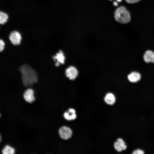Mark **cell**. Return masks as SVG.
<instances>
[{
  "instance_id": "obj_15",
  "label": "cell",
  "mask_w": 154,
  "mask_h": 154,
  "mask_svg": "<svg viewBox=\"0 0 154 154\" xmlns=\"http://www.w3.org/2000/svg\"><path fill=\"white\" fill-rule=\"evenodd\" d=\"M144 153V151L141 149H137L133 151L132 154H143Z\"/></svg>"
},
{
  "instance_id": "obj_12",
  "label": "cell",
  "mask_w": 154,
  "mask_h": 154,
  "mask_svg": "<svg viewBox=\"0 0 154 154\" xmlns=\"http://www.w3.org/2000/svg\"><path fill=\"white\" fill-rule=\"evenodd\" d=\"M105 102L108 104L112 105L115 102L116 98L114 95L111 93L107 94L104 99Z\"/></svg>"
},
{
  "instance_id": "obj_13",
  "label": "cell",
  "mask_w": 154,
  "mask_h": 154,
  "mask_svg": "<svg viewBox=\"0 0 154 154\" xmlns=\"http://www.w3.org/2000/svg\"><path fill=\"white\" fill-rule=\"evenodd\" d=\"M2 152L3 154H13L15 151L13 148L9 145H7L4 147Z\"/></svg>"
},
{
  "instance_id": "obj_5",
  "label": "cell",
  "mask_w": 154,
  "mask_h": 154,
  "mask_svg": "<svg viewBox=\"0 0 154 154\" xmlns=\"http://www.w3.org/2000/svg\"><path fill=\"white\" fill-rule=\"evenodd\" d=\"M78 71L74 67L70 66L68 67L65 70L66 76L70 80H74L78 75Z\"/></svg>"
},
{
  "instance_id": "obj_9",
  "label": "cell",
  "mask_w": 154,
  "mask_h": 154,
  "mask_svg": "<svg viewBox=\"0 0 154 154\" xmlns=\"http://www.w3.org/2000/svg\"><path fill=\"white\" fill-rule=\"evenodd\" d=\"M144 61L147 63L154 62V52L151 50L146 51L143 56Z\"/></svg>"
},
{
  "instance_id": "obj_1",
  "label": "cell",
  "mask_w": 154,
  "mask_h": 154,
  "mask_svg": "<svg viewBox=\"0 0 154 154\" xmlns=\"http://www.w3.org/2000/svg\"><path fill=\"white\" fill-rule=\"evenodd\" d=\"M21 72L23 83L25 86H31L37 82V74L30 66L25 64L21 66Z\"/></svg>"
},
{
  "instance_id": "obj_20",
  "label": "cell",
  "mask_w": 154,
  "mask_h": 154,
  "mask_svg": "<svg viewBox=\"0 0 154 154\" xmlns=\"http://www.w3.org/2000/svg\"></svg>"
},
{
  "instance_id": "obj_16",
  "label": "cell",
  "mask_w": 154,
  "mask_h": 154,
  "mask_svg": "<svg viewBox=\"0 0 154 154\" xmlns=\"http://www.w3.org/2000/svg\"><path fill=\"white\" fill-rule=\"evenodd\" d=\"M5 44L4 41L1 40H0V51L1 52L4 49Z\"/></svg>"
},
{
  "instance_id": "obj_19",
  "label": "cell",
  "mask_w": 154,
  "mask_h": 154,
  "mask_svg": "<svg viewBox=\"0 0 154 154\" xmlns=\"http://www.w3.org/2000/svg\"><path fill=\"white\" fill-rule=\"evenodd\" d=\"M116 1L118 2H121L122 1V0H116Z\"/></svg>"
},
{
  "instance_id": "obj_11",
  "label": "cell",
  "mask_w": 154,
  "mask_h": 154,
  "mask_svg": "<svg viewBox=\"0 0 154 154\" xmlns=\"http://www.w3.org/2000/svg\"><path fill=\"white\" fill-rule=\"evenodd\" d=\"M75 111L72 108L68 109V112H64V118L67 120H71L75 119L76 117Z\"/></svg>"
},
{
  "instance_id": "obj_2",
  "label": "cell",
  "mask_w": 154,
  "mask_h": 154,
  "mask_svg": "<svg viewBox=\"0 0 154 154\" xmlns=\"http://www.w3.org/2000/svg\"><path fill=\"white\" fill-rule=\"evenodd\" d=\"M114 17L117 22L121 23H127L131 20L129 12L125 7L123 6L116 9L114 13Z\"/></svg>"
},
{
  "instance_id": "obj_3",
  "label": "cell",
  "mask_w": 154,
  "mask_h": 154,
  "mask_svg": "<svg viewBox=\"0 0 154 154\" xmlns=\"http://www.w3.org/2000/svg\"><path fill=\"white\" fill-rule=\"evenodd\" d=\"M59 133L61 138L65 140L68 139L72 136V131L70 128L64 126L59 129Z\"/></svg>"
},
{
  "instance_id": "obj_8",
  "label": "cell",
  "mask_w": 154,
  "mask_h": 154,
  "mask_svg": "<svg viewBox=\"0 0 154 154\" xmlns=\"http://www.w3.org/2000/svg\"><path fill=\"white\" fill-rule=\"evenodd\" d=\"M115 149L118 152H121L125 150L127 146L123 140L121 138H118L114 143Z\"/></svg>"
},
{
  "instance_id": "obj_18",
  "label": "cell",
  "mask_w": 154,
  "mask_h": 154,
  "mask_svg": "<svg viewBox=\"0 0 154 154\" xmlns=\"http://www.w3.org/2000/svg\"><path fill=\"white\" fill-rule=\"evenodd\" d=\"M113 4L115 6H117L118 5V3L116 1H114V2H113Z\"/></svg>"
},
{
  "instance_id": "obj_14",
  "label": "cell",
  "mask_w": 154,
  "mask_h": 154,
  "mask_svg": "<svg viewBox=\"0 0 154 154\" xmlns=\"http://www.w3.org/2000/svg\"><path fill=\"white\" fill-rule=\"evenodd\" d=\"M8 17L6 13L1 11L0 13V23L1 24L5 23L7 22Z\"/></svg>"
},
{
  "instance_id": "obj_4",
  "label": "cell",
  "mask_w": 154,
  "mask_h": 154,
  "mask_svg": "<svg viewBox=\"0 0 154 154\" xmlns=\"http://www.w3.org/2000/svg\"><path fill=\"white\" fill-rule=\"evenodd\" d=\"M9 39L13 44L17 45L20 44L21 37V34L18 32L14 31L10 34Z\"/></svg>"
},
{
  "instance_id": "obj_6",
  "label": "cell",
  "mask_w": 154,
  "mask_h": 154,
  "mask_svg": "<svg viewBox=\"0 0 154 154\" xmlns=\"http://www.w3.org/2000/svg\"><path fill=\"white\" fill-rule=\"evenodd\" d=\"M23 97L25 101L29 103H32L35 100L34 92L33 89L30 88L26 90L24 93Z\"/></svg>"
},
{
  "instance_id": "obj_7",
  "label": "cell",
  "mask_w": 154,
  "mask_h": 154,
  "mask_svg": "<svg viewBox=\"0 0 154 154\" xmlns=\"http://www.w3.org/2000/svg\"><path fill=\"white\" fill-rule=\"evenodd\" d=\"M52 58L54 61H56L55 64L56 66H58L60 64H63L64 63L65 57L62 50H60L56 55L52 56Z\"/></svg>"
},
{
  "instance_id": "obj_10",
  "label": "cell",
  "mask_w": 154,
  "mask_h": 154,
  "mask_svg": "<svg viewBox=\"0 0 154 154\" xmlns=\"http://www.w3.org/2000/svg\"><path fill=\"white\" fill-rule=\"evenodd\" d=\"M127 78L130 82L133 83L136 82L140 80L141 76L139 72H133L128 75Z\"/></svg>"
},
{
  "instance_id": "obj_17",
  "label": "cell",
  "mask_w": 154,
  "mask_h": 154,
  "mask_svg": "<svg viewBox=\"0 0 154 154\" xmlns=\"http://www.w3.org/2000/svg\"><path fill=\"white\" fill-rule=\"evenodd\" d=\"M126 1L129 3H134L138 2L141 0H125Z\"/></svg>"
}]
</instances>
